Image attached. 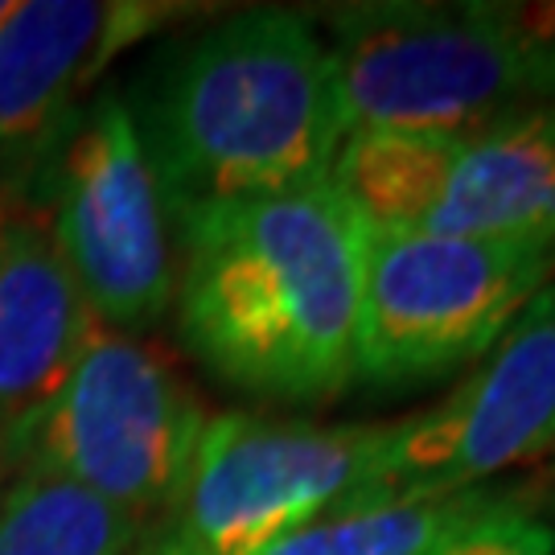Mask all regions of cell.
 Here are the masks:
<instances>
[{
  "instance_id": "cell-13",
  "label": "cell",
  "mask_w": 555,
  "mask_h": 555,
  "mask_svg": "<svg viewBox=\"0 0 555 555\" xmlns=\"http://www.w3.org/2000/svg\"><path fill=\"white\" fill-rule=\"evenodd\" d=\"M137 531L132 515L41 465L0 490V555H132Z\"/></svg>"
},
{
  "instance_id": "cell-14",
  "label": "cell",
  "mask_w": 555,
  "mask_h": 555,
  "mask_svg": "<svg viewBox=\"0 0 555 555\" xmlns=\"http://www.w3.org/2000/svg\"><path fill=\"white\" fill-rule=\"evenodd\" d=\"M428 555H555V531L511 498H498L494 506L449 531Z\"/></svg>"
},
{
  "instance_id": "cell-6",
  "label": "cell",
  "mask_w": 555,
  "mask_h": 555,
  "mask_svg": "<svg viewBox=\"0 0 555 555\" xmlns=\"http://www.w3.org/2000/svg\"><path fill=\"white\" fill-rule=\"evenodd\" d=\"M206 416L181 375L132 334L95 325L38 424L21 465H41L124 515L178 511Z\"/></svg>"
},
{
  "instance_id": "cell-1",
  "label": "cell",
  "mask_w": 555,
  "mask_h": 555,
  "mask_svg": "<svg viewBox=\"0 0 555 555\" xmlns=\"http://www.w3.org/2000/svg\"><path fill=\"white\" fill-rule=\"evenodd\" d=\"M178 330L222 383L318 403L358 378L362 219L334 181L173 215Z\"/></svg>"
},
{
  "instance_id": "cell-7",
  "label": "cell",
  "mask_w": 555,
  "mask_h": 555,
  "mask_svg": "<svg viewBox=\"0 0 555 555\" xmlns=\"http://www.w3.org/2000/svg\"><path fill=\"white\" fill-rule=\"evenodd\" d=\"M391 424L206 420L178 531L202 555H256L362 494L387 490Z\"/></svg>"
},
{
  "instance_id": "cell-11",
  "label": "cell",
  "mask_w": 555,
  "mask_h": 555,
  "mask_svg": "<svg viewBox=\"0 0 555 555\" xmlns=\"http://www.w3.org/2000/svg\"><path fill=\"white\" fill-rule=\"evenodd\" d=\"M128 9L95 0H25L0 25V157L38 149L70 91L100 59L103 34Z\"/></svg>"
},
{
  "instance_id": "cell-15",
  "label": "cell",
  "mask_w": 555,
  "mask_h": 555,
  "mask_svg": "<svg viewBox=\"0 0 555 555\" xmlns=\"http://www.w3.org/2000/svg\"><path fill=\"white\" fill-rule=\"evenodd\" d=\"M132 555H202V552L181 535L178 527H169V531H157L149 543H137V552Z\"/></svg>"
},
{
  "instance_id": "cell-8",
  "label": "cell",
  "mask_w": 555,
  "mask_h": 555,
  "mask_svg": "<svg viewBox=\"0 0 555 555\" xmlns=\"http://www.w3.org/2000/svg\"><path fill=\"white\" fill-rule=\"evenodd\" d=\"M46 210L91 318L116 334L157 325L173 300L169 210L119 95H100L62 140Z\"/></svg>"
},
{
  "instance_id": "cell-2",
  "label": "cell",
  "mask_w": 555,
  "mask_h": 555,
  "mask_svg": "<svg viewBox=\"0 0 555 555\" xmlns=\"http://www.w3.org/2000/svg\"><path fill=\"white\" fill-rule=\"evenodd\" d=\"M132 119L169 215L321 185L346 144L334 54L297 9H243L181 41Z\"/></svg>"
},
{
  "instance_id": "cell-3",
  "label": "cell",
  "mask_w": 555,
  "mask_h": 555,
  "mask_svg": "<svg viewBox=\"0 0 555 555\" xmlns=\"http://www.w3.org/2000/svg\"><path fill=\"white\" fill-rule=\"evenodd\" d=\"M350 132H474L555 107V4L371 0L330 17Z\"/></svg>"
},
{
  "instance_id": "cell-5",
  "label": "cell",
  "mask_w": 555,
  "mask_h": 555,
  "mask_svg": "<svg viewBox=\"0 0 555 555\" xmlns=\"http://www.w3.org/2000/svg\"><path fill=\"white\" fill-rule=\"evenodd\" d=\"M555 251L362 222L358 378L416 387L474 366L547 288Z\"/></svg>"
},
{
  "instance_id": "cell-4",
  "label": "cell",
  "mask_w": 555,
  "mask_h": 555,
  "mask_svg": "<svg viewBox=\"0 0 555 555\" xmlns=\"http://www.w3.org/2000/svg\"><path fill=\"white\" fill-rule=\"evenodd\" d=\"M330 181L371 227L555 251V107L474 132H350Z\"/></svg>"
},
{
  "instance_id": "cell-16",
  "label": "cell",
  "mask_w": 555,
  "mask_h": 555,
  "mask_svg": "<svg viewBox=\"0 0 555 555\" xmlns=\"http://www.w3.org/2000/svg\"><path fill=\"white\" fill-rule=\"evenodd\" d=\"M13 461V437H9V428L0 424V469Z\"/></svg>"
},
{
  "instance_id": "cell-10",
  "label": "cell",
  "mask_w": 555,
  "mask_h": 555,
  "mask_svg": "<svg viewBox=\"0 0 555 555\" xmlns=\"http://www.w3.org/2000/svg\"><path fill=\"white\" fill-rule=\"evenodd\" d=\"M95 325L46 202L0 181V424L17 465L29 428L75 371Z\"/></svg>"
},
{
  "instance_id": "cell-12",
  "label": "cell",
  "mask_w": 555,
  "mask_h": 555,
  "mask_svg": "<svg viewBox=\"0 0 555 555\" xmlns=\"http://www.w3.org/2000/svg\"><path fill=\"white\" fill-rule=\"evenodd\" d=\"M502 494H362L280 535L256 555H428Z\"/></svg>"
},
{
  "instance_id": "cell-17",
  "label": "cell",
  "mask_w": 555,
  "mask_h": 555,
  "mask_svg": "<svg viewBox=\"0 0 555 555\" xmlns=\"http://www.w3.org/2000/svg\"><path fill=\"white\" fill-rule=\"evenodd\" d=\"M13 4H17V0H0V25L9 21V13H13Z\"/></svg>"
},
{
  "instance_id": "cell-9",
  "label": "cell",
  "mask_w": 555,
  "mask_h": 555,
  "mask_svg": "<svg viewBox=\"0 0 555 555\" xmlns=\"http://www.w3.org/2000/svg\"><path fill=\"white\" fill-rule=\"evenodd\" d=\"M555 453V284L477 358L433 412L391 424V494H469Z\"/></svg>"
}]
</instances>
